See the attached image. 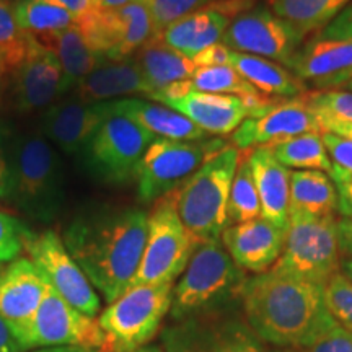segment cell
I'll return each instance as SVG.
<instances>
[{
    "mask_svg": "<svg viewBox=\"0 0 352 352\" xmlns=\"http://www.w3.org/2000/svg\"><path fill=\"white\" fill-rule=\"evenodd\" d=\"M148 214L140 209L100 210L74 219L64 245L108 303L129 289L142 259Z\"/></svg>",
    "mask_w": 352,
    "mask_h": 352,
    "instance_id": "1",
    "label": "cell"
},
{
    "mask_svg": "<svg viewBox=\"0 0 352 352\" xmlns=\"http://www.w3.org/2000/svg\"><path fill=\"white\" fill-rule=\"evenodd\" d=\"M241 307L259 340L285 349H305L336 323L324 302V285L271 271L246 280Z\"/></svg>",
    "mask_w": 352,
    "mask_h": 352,
    "instance_id": "2",
    "label": "cell"
},
{
    "mask_svg": "<svg viewBox=\"0 0 352 352\" xmlns=\"http://www.w3.org/2000/svg\"><path fill=\"white\" fill-rule=\"evenodd\" d=\"M248 280L219 240L202 241L173 287L170 315L175 321L233 310Z\"/></svg>",
    "mask_w": 352,
    "mask_h": 352,
    "instance_id": "3",
    "label": "cell"
},
{
    "mask_svg": "<svg viewBox=\"0 0 352 352\" xmlns=\"http://www.w3.org/2000/svg\"><path fill=\"white\" fill-rule=\"evenodd\" d=\"M240 157L235 145H227L175 191L179 219L201 243L219 240L228 227V197Z\"/></svg>",
    "mask_w": 352,
    "mask_h": 352,
    "instance_id": "4",
    "label": "cell"
},
{
    "mask_svg": "<svg viewBox=\"0 0 352 352\" xmlns=\"http://www.w3.org/2000/svg\"><path fill=\"white\" fill-rule=\"evenodd\" d=\"M64 182L63 158L44 135H15L10 199L38 217L50 219L64 199Z\"/></svg>",
    "mask_w": 352,
    "mask_h": 352,
    "instance_id": "5",
    "label": "cell"
},
{
    "mask_svg": "<svg viewBox=\"0 0 352 352\" xmlns=\"http://www.w3.org/2000/svg\"><path fill=\"white\" fill-rule=\"evenodd\" d=\"M338 219L289 214L283 253L271 272L324 285L340 270Z\"/></svg>",
    "mask_w": 352,
    "mask_h": 352,
    "instance_id": "6",
    "label": "cell"
},
{
    "mask_svg": "<svg viewBox=\"0 0 352 352\" xmlns=\"http://www.w3.org/2000/svg\"><path fill=\"white\" fill-rule=\"evenodd\" d=\"M173 284L127 289L104 308L98 324L104 334V352H134L147 346L168 315Z\"/></svg>",
    "mask_w": 352,
    "mask_h": 352,
    "instance_id": "7",
    "label": "cell"
},
{
    "mask_svg": "<svg viewBox=\"0 0 352 352\" xmlns=\"http://www.w3.org/2000/svg\"><path fill=\"white\" fill-rule=\"evenodd\" d=\"M201 241L189 233L176 210L175 191L157 201L148 214L147 243L131 287L173 284L186 270Z\"/></svg>",
    "mask_w": 352,
    "mask_h": 352,
    "instance_id": "8",
    "label": "cell"
},
{
    "mask_svg": "<svg viewBox=\"0 0 352 352\" xmlns=\"http://www.w3.org/2000/svg\"><path fill=\"white\" fill-rule=\"evenodd\" d=\"M227 145L223 139L212 138L153 140L135 173L139 199L153 202L179 189L209 158L223 151Z\"/></svg>",
    "mask_w": 352,
    "mask_h": 352,
    "instance_id": "9",
    "label": "cell"
},
{
    "mask_svg": "<svg viewBox=\"0 0 352 352\" xmlns=\"http://www.w3.org/2000/svg\"><path fill=\"white\" fill-rule=\"evenodd\" d=\"M100 109V108H98ZM80 160L88 171L107 183H127L135 178L144 153L158 138L129 118L104 113Z\"/></svg>",
    "mask_w": 352,
    "mask_h": 352,
    "instance_id": "10",
    "label": "cell"
},
{
    "mask_svg": "<svg viewBox=\"0 0 352 352\" xmlns=\"http://www.w3.org/2000/svg\"><path fill=\"white\" fill-rule=\"evenodd\" d=\"M83 36L103 59H124L158 36L148 0L116 10H95L78 21Z\"/></svg>",
    "mask_w": 352,
    "mask_h": 352,
    "instance_id": "11",
    "label": "cell"
},
{
    "mask_svg": "<svg viewBox=\"0 0 352 352\" xmlns=\"http://www.w3.org/2000/svg\"><path fill=\"white\" fill-rule=\"evenodd\" d=\"M166 352H264L263 341L233 310L176 321L164 331Z\"/></svg>",
    "mask_w": 352,
    "mask_h": 352,
    "instance_id": "12",
    "label": "cell"
},
{
    "mask_svg": "<svg viewBox=\"0 0 352 352\" xmlns=\"http://www.w3.org/2000/svg\"><path fill=\"white\" fill-rule=\"evenodd\" d=\"M20 344L25 351L57 346H82L104 351L107 340L95 316L82 314L47 284L41 305Z\"/></svg>",
    "mask_w": 352,
    "mask_h": 352,
    "instance_id": "13",
    "label": "cell"
},
{
    "mask_svg": "<svg viewBox=\"0 0 352 352\" xmlns=\"http://www.w3.org/2000/svg\"><path fill=\"white\" fill-rule=\"evenodd\" d=\"M25 248L60 297L82 314L96 316L101 308L100 296L56 232L46 230L39 235L28 232Z\"/></svg>",
    "mask_w": 352,
    "mask_h": 352,
    "instance_id": "14",
    "label": "cell"
},
{
    "mask_svg": "<svg viewBox=\"0 0 352 352\" xmlns=\"http://www.w3.org/2000/svg\"><path fill=\"white\" fill-rule=\"evenodd\" d=\"M303 38L305 34L300 30L279 19L270 8L254 7L232 20L220 43L230 51L287 64L302 46Z\"/></svg>",
    "mask_w": 352,
    "mask_h": 352,
    "instance_id": "15",
    "label": "cell"
},
{
    "mask_svg": "<svg viewBox=\"0 0 352 352\" xmlns=\"http://www.w3.org/2000/svg\"><path fill=\"white\" fill-rule=\"evenodd\" d=\"M250 6V0H217L166 26L158 38L171 50L192 59L197 52L222 41L232 20Z\"/></svg>",
    "mask_w": 352,
    "mask_h": 352,
    "instance_id": "16",
    "label": "cell"
},
{
    "mask_svg": "<svg viewBox=\"0 0 352 352\" xmlns=\"http://www.w3.org/2000/svg\"><path fill=\"white\" fill-rule=\"evenodd\" d=\"M310 132L321 134L323 129L316 114L298 96L290 101H279L261 116L246 118L233 131L232 142L236 148H256Z\"/></svg>",
    "mask_w": 352,
    "mask_h": 352,
    "instance_id": "17",
    "label": "cell"
},
{
    "mask_svg": "<svg viewBox=\"0 0 352 352\" xmlns=\"http://www.w3.org/2000/svg\"><path fill=\"white\" fill-rule=\"evenodd\" d=\"M13 74L16 107L20 111L50 108L64 95V74L56 54L30 34L23 59Z\"/></svg>",
    "mask_w": 352,
    "mask_h": 352,
    "instance_id": "18",
    "label": "cell"
},
{
    "mask_svg": "<svg viewBox=\"0 0 352 352\" xmlns=\"http://www.w3.org/2000/svg\"><path fill=\"white\" fill-rule=\"evenodd\" d=\"M47 279L32 259L19 258L0 272V316L21 340L41 305Z\"/></svg>",
    "mask_w": 352,
    "mask_h": 352,
    "instance_id": "19",
    "label": "cell"
},
{
    "mask_svg": "<svg viewBox=\"0 0 352 352\" xmlns=\"http://www.w3.org/2000/svg\"><path fill=\"white\" fill-rule=\"evenodd\" d=\"M285 65L303 83H314L321 90L340 88L352 78V41L314 36Z\"/></svg>",
    "mask_w": 352,
    "mask_h": 352,
    "instance_id": "20",
    "label": "cell"
},
{
    "mask_svg": "<svg viewBox=\"0 0 352 352\" xmlns=\"http://www.w3.org/2000/svg\"><path fill=\"white\" fill-rule=\"evenodd\" d=\"M285 232L270 220L258 217L228 226L222 232V243L241 270L263 274L283 253Z\"/></svg>",
    "mask_w": 352,
    "mask_h": 352,
    "instance_id": "21",
    "label": "cell"
},
{
    "mask_svg": "<svg viewBox=\"0 0 352 352\" xmlns=\"http://www.w3.org/2000/svg\"><path fill=\"white\" fill-rule=\"evenodd\" d=\"M103 120L96 104H87L76 96L56 101L41 118V132L67 157L82 158L91 135Z\"/></svg>",
    "mask_w": 352,
    "mask_h": 352,
    "instance_id": "22",
    "label": "cell"
},
{
    "mask_svg": "<svg viewBox=\"0 0 352 352\" xmlns=\"http://www.w3.org/2000/svg\"><path fill=\"white\" fill-rule=\"evenodd\" d=\"M160 104L183 114L208 134H230L250 118L248 108L240 96L204 94L195 88L186 95L165 100Z\"/></svg>",
    "mask_w": 352,
    "mask_h": 352,
    "instance_id": "23",
    "label": "cell"
},
{
    "mask_svg": "<svg viewBox=\"0 0 352 352\" xmlns=\"http://www.w3.org/2000/svg\"><path fill=\"white\" fill-rule=\"evenodd\" d=\"M96 107L104 113H118L129 118L158 139L201 140L208 138V132L199 129L195 122L157 101L152 103L142 98L126 96V98L98 103Z\"/></svg>",
    "mask_w": 352,
    "mask_h": 352,
    "instance_id": "24",
    "label": "cell"
},
{
    "mask_svg": "<svg viewBox=\"0 0 352 352\" xmlns=\"http://www.w3.org/2000/svg\"><path fill=\"white\" fill-rule=\"evenodd\" d=\"M134 94H148L134 57L103 59L94 72L74 90V96L87 104H98Z\"/></svg>",
    "mask_w": 352,
    "mask_h": 352,
    "instance_id": "25",
    "label": "cell"
},
{
    "mask_svg": "<svg viewBox=\"0 0 352 352\" xmlns=\"http://www.w3.org/2000/svg\"><path fill=\"white\" fill-rule=\"evenodd\" d=\"M248 162L261 204V217L287 230L290 171L276 160L267 145L253 148Z\"/></svg>",
    "mask_w": 352,
    "mask_h": 352,
    "instance_id": "26",
    "label": "cell"
},
{
    "mask_svg": "<svg viewBox=\"0 0 352 352\" xmlns=\"http://www.w3.org/2000/svg\"><path fill=\"white\" fill-rule=\"evenodd\" d=\"M47 50L54 52L64 74L63 94L74 91L96 69L103 57L96 52L87 38L83 36L80 26H70L63 32L50 36L36 38Z\"/></svg>",
    "mask_w": 352,
    "mask_h": 352,
    "instance_id": "27",
    "label": "cell"
},
{
    "mask_svg": "<svg viewBox=\"0 0 352 352\" xmlns=\"http://www.w3.org/2000/svg\"><path fill=\"white\" fill-rule=\"evenodd\" d=\"M132 57L147 83V95L165 90L173 83L189 80L197 69L192 59L171 50L158 36L140 47Z\"/></svg>",
    "mask_w": 352,
    "mask_h": 352,
    "instance_id": "28",
    "label": "cell"
},
{
    "mask_svg": "<svg viewBox=\"0 0 352 352\" xmlns=\"http://www.w3.org/2000/svg\"><path fill=\"white\" fill-rule=\"evenodd\" d=\"M338 212V191L324 171L297 170L290 173L289 214L308 217H334Z\"/></svg>",
    "mask_w": 352,
    "mask_h": 352,
    "instance_id": "29",
    "label": "cell"
},
{
    "mask_svg": "<svg viewBox=\"0 0 352 352\" xmlns=\"http://www.w3.org/2000/svg\"><path fill=\"white\" fill-rule=\"evenodd\" d=\"M230 65L259 94L280 98H298L307 94V87L289 69L264 57L232 51Z\"/></svg>",
    "mask_w": 352,
    "mask_h": 352,
    "instance_id": "30",
    "label": "cell"
},
{
    "mask_svg": "<svg viewBox=\"0 0 352 352\" xmlns=\"http://www.w3.org/2000/svg\"><path fill=\"white\" fill-rule=\"evenodd\" d=\"M13 12L21 32L33 38L50 36L78 23L77 16L56 0H19Z\"/></svg>",
    "mask_w": 352,
    "mask_h": 352,
    "instance_id": "31",
    "label": "cell"
},
{
    "mask_svg": "<svg viewBox=\"0 0 352 352\" xmlns=\"http://www.w3.org/2000/svg\"><path fill=\"white\" fill-rule=\"evenodd\" d=\"M352 0H271V10L305 34L321 32Z\"/></svg>",
    "mask_w": 352,
    "mask_h": 352,
    "instance_id": "32",
    "label": "cell"
},
{
    "mask_svg": "<svg viewBox=\"0 0 352 352\" xmlns=\"http://www.w3.org/2000/svg\"><path fill=\"white\" fill-rule=\"evenodd\" d=\"M267 147L271 148L276 160L285 168L318 170L331 173V158L328 155L321 134L310 132V134L280 140Z\"/></svg>",
    "mask_w": 352,
    "mask_h": 352,
    "instance_id": "33",
    "label": "cell"
},
{
    "mask_svg": "<svg viewBox=\"0 0 352 352\" xmlns=\"http://www.w3.org/2000/svg\"><path fill=\"white\" fill-rule=\"evenodd\" d=\"M228 223H243L248 220L258 219L261 215V204L254 184L252 168H250L248 155L240 157L239 168L233 178L230 197H228Z\"/></svg>",
    "mask_w": 352,
    "mask_h": 352,
    "instance_id": "34",
    "label": "cell"
},
{
    "mask_svg": "<svg viewBox=\"0 0 352 352\" xmlns=\"http://www.w3.org/2000/svg\"><path fill=\"white\" fill-rule=\"evenodd\" d=\"M189 82L195 90L204 91V94L233 95L240 96V98L259 94L256 88L250 82H246L232 65L196 69Z\"/></svg>",
    "mask_w": 352,
    "mask_h": 352,
    "instance_id": "35",
    "label": "cell"
},
{
    "mask_svg": "<svg viewBox=\"0 0 352 352\" xmlns=\"http://www.w3.org/2000/svg\"><path fill=\"white\" fill-rule=\"evenodd\" d=\"M28 34L20 30L15 12L7 0H0V52L7 57L8 64L15 70L26 52Z\"/></svg>",
    "mask_w": 352,
    "mask_h": 352,
    "instance_id": "36",
    "label": "cell"
},
{
    "mask_svg": "<svg viewBox=\"0 0 352 352\" xmlns=\"http://www.w3.org/2000/svg\"><path fill=\"white\" fill-rule=\"evenodd\" d=\"M324 302L333 320L352 333V283L342 272L338 271L324 284Z\"/></svg>",
    "mask_w": 352,
    "mask_h": 352,
    "instance_id": "37",
    "label": "cell"
},
{
    "mask_svg": "<svg viewBox=\"0 0 352 352\" xmlns=\"http://www.w3.org/2000/svg\"><path fill=\"white\" fill-rule=\"evenodd\" d=\"M307 107L320 116L352 122V94L346 90H318L302 95Z\"/></svg>",
    "mask_w": 352,
    "mask_h": 352,
    "instance_id": "38",
    "label": "cell"
},
{
    "mask_svg": "<svg viewBox=\"0 0 352 352\" xmlns=\"http://www.w3.org/2000/svg\"><path fill=\"white\" fill-rule=\"evenodd\" d=\"M214 2L217 0H148V6L155 20L157 32L160 34L166 26Z\"/></svg>",
    "mask_w": 352,
    "mask_h": 352,
    "instance_id": "39",
    "label": "cell"
},
{
    "mask_svg": "<svg viewBox=\"0 0 352 352\" xmlns=\"http://www.w3.org/2000/svg\"><path fill=\"white\" fill-rule=\"evenodd\" d=\"M28 230L19 219L0 210V263H12L19 259L25 246Z\"/></svg>",
    "mask_w": 352,
    "mask_h": 352,
    "instance_id": "40",
    "label": "cell"
},
{
    "mask_svg": "<svg viewBox=\"0 0 352 352\" xmlns=\"http://www.w3.org/2000/svg\"><path fill=\"white\" fill-rule=\"evenodd\" d=\"M324 147L329 158H331V179L346 178L352 176V140L341 135L331 134V132H323L321 134Z\"/></svg>",
    "mask_w": 352,
    "mask_h": 352,
    "instance_id": "41",
    "label": "cell"
},
{
    "mask_svg": "<svg viewBox=\"0 0 352 352\" xmlns=\"http://www.w3.org/2000/svg\"><path fill=\"white\" fill-rule=\"evenodd\" d=\"M302 352H352V333L334 323Z\"/></svg>",
    "mask_w": 352,
    "mask_h": 352,
    "instance_id": "42",
    "label": "cell"
},
{
    "mask_svg": "<svg viewBox=\"0 0 352 352\" xmlns=\"http://www.w3.org/2000/svg\"><path fill=\"white\" fill-rule=\"evenodd\" d=\"M13 139L10 127L0 124V199H10L12 196Z\"/></svg>",
    "mask_w": 352,
    "mask_h": 352,
    "instance_id": "43",
    "label": "cell"
},
{
    "mask_svg": "<svg viewBox=\"0 0 352 352\" xmlns=\"http://www.w3.org/2000/svg\"><path fill=\"white\" fill-rule=\"evenodd\" d=\"M315 38L320 39H340V41H352V2L334 19L331 23L324 26Z\"/></svg>",
    "mask_w": 352,
    "mask_h": 352,
    "instance_id": "44",
    "label": "cell"
},
{
    "mask_svg": "<svg viewBox=\"0 0 352 352\" xmlns=\"http://www.w3.org/2000/svg\"><path fill=\"white\" fill-rule=\"evenodd\" d=\"M230 54L232 51L222 43L214 44V46L208 47V50L197 52L192 57V63L197 69L201 67H219V65H230Z\"/></svg>",
    "mask_w": 352,
    "mask_h": 352,
    "instance_id": "45",
    "label": "cell"
},
{
    "mask_svg": "<svg viewBox=\"0 0 352 352\" xmlns=\"http://www.w3.org/2000/svg\"><path fill=\"white\" fill-rule=\"evenodd\" d=\"M333 183L338 191V210L344 215V219L352 220V176Z\"/></svg>",
    "mask_w": 352,
    "mask_h": 352,
    "instance_id": "46",
    "label": "cell"
},
{
    "mask_svg": "<svg viewBox=\"0 0 352 352\" xmlns=\"http://www.w3.org/2000/svg\"><path fill=\"white\" fill-rule=\"evenodd\" d=\"M316 118H318L323 132H331V134L341 135V138H347L352 140V122L334 120V118L329 116H320V114H316ZM323 132H321V134H323Z\"/></svg>",
    "mask_w": 352,
    "mask_h": 352,
    "instance_id": "47",
    "label": "cell"
},
{
    "mask_svg": "<svg viewBox=\"0 0 352 352\" xmlns=\"http://www.w3.org/2000/svg\"><path fill=\"white\" fill-rule=\"evenodd\" d=\"M0 352H26L2 316H0Z\"/></svg>",
    "mask_w": 352,
    "mask_h": 352,
    "instance_id": "48",
    "label": "cell"
},
{
    "mask_svg": "<svg viewBox=\"0 0 352 352\" xmlns=\"http://www.w3.org/2000/svg\"><path fill=\"white\" fill-rule=\"evenodd\" d=\"M56 2L64 6L70 13H74L78 21L83 20L95 10H98V8L95 7L94 0H56Z\"/></svg>",
    "mask_w": 352,
    "mask_h": 352,
    "instance_id": "49",
    "label": "cell"
},
{
    "mask_svg": "<svg viewBox=\"0 0 352 352\" xmlns=\"http://www.w3.org/2000/svg\"><path fill=\"white\" fill-rule=\"evenodd\" d=\"M338 232H340L341 252L352 256V220L344 217L338 220Z\"/></svg>",
    "mask_w": 352,
    "mask_h": 352,
    "instance_id": "50",
    "label": "cell"
},
{
    "mask_svg": "<svg viewBox=\"0 0 352 352\" xmlns=\"http://www.w3.org/2000/svg\"><path fill=\"white\" fill-rule=\"evenodd\" d=\"M13 72L12 65L8 64L7 57L3 52H0V95L3 94V88L7 85V80H8V74Z\"/></svg>",
    "mask_w": 352,
    "mask_h": 352,
    "instance_id": "51",
    "label": "cell"
},
{
    "mask_svg": "<svg viewBox=\"0 0 352 352\" xmlns=\"http://www.w3.org/2000/svg\"><path fill=\"white\" fill-rule=\"evenodd\" d=\"M131 2H134V0H94L98 10H116V8L124 7Z\"/></svg>",
    "mask_w": 352,
    "mask_h": 352,
    "instance_id": "52",
    "label": "cell"
},
{
    "mask_svg": "<svg viewBox=\"0 0 352 352\" xmlns=\"http://www.w3.org/2000/svg\"><path fill=\"white\" fill-rule=\"evenodd\" d=\"M34 352H100L98 349L82 346H57V347H43V349Z\"/></svg>",
    "mask_w": 352,
    "mask_h": 352,
    "instance_id": "53",
    "label": "cell"
},
{
    "mask_svg": "<svg viewBox=\"0 0 352 352\" xmlns=\"http://www.w3.org/2000/svg\"><path fill=\"white\" fill-rule=\"evenodd\" d=\"M342 274L352 283V259H347V261L342 263Z\"/></svg>",
    "mask_w": 352,
    "mask_h": 352,
    "instance_id": "54",
    "label": "cell"
},
{
    "mask_svg": "<svg viewBox=\"0 0 352 352\" xmlns=\"http://www.w3.org/2000/svg\"><path fill=\"white\" fill-rule=\"evenodd\" d=\"M134 352H164V351L158 349V347H155V346H144V347H140V349L134 351Z\"/></svg>",
    "mask_w": 352,
    "mask_h": 352,
    "instance_id": "55",
    "label": "cell"
},
{
    "mask_svg": "<svg viewBox=\"0 0 352 352\" xmlns=\"http://www.w3.org/2000/svg\"><path fill=\"white\" fill-rule=\"evenodd\" d=\"M342 88H346V91H351V94H352V78H349V80H347L344 85H342Z\"/></svg>",
    "mask_w": 352,
    "mask_h": 352,
    "instance_id": "56",
    "label": "cell"
},
{
    "mask_svg": "<svg viewBox=\"0 0 352 352\" xmlns=\"http://www.w3.org/2000/svg\"><path fill=\"white\" fill-rule=\"evenodd\" d=\"M274 352H298V349H280V351H274Z\"/></svg>",
    "mask_w": 352,
    "mask_h": 352,
    "instance_id": "57",
    "label": "cell"
},
{
    "mask_svg": "<svg viewBox=\"0 0 352 352\" xmlns=\"http://www.w3.org/2000/svg\"><path fill=\"white\" fill-rule=\"evenodd\" d=\"M0 272H2V267H0Z\"/></svg>",
    "mask_w": 352,
    "mask_h": 352,
    "instance_id": "58",
    "label": "cell"
},
{
    "mask_svg": "<svg viewBox=\"0 0 352 352\" xmlns=\"http://www.w3.org/2000/svg\"><path fill=\"white\" fill-rule=\"evenodd\" d=\"M100 352H104V351H100Z\"/></svg>",
    "mask_w": 352,
    "mask_h": 352,
    "instance_id": "59",
    "label": "cell"
}]
</instances>
